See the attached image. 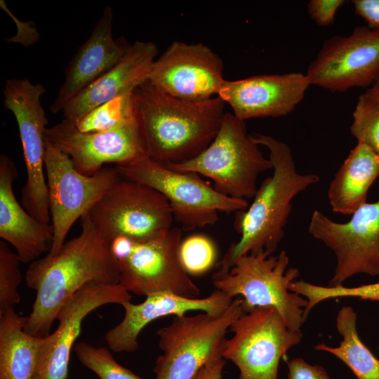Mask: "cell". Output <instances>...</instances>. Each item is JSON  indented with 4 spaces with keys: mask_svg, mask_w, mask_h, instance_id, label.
<instances>
[{
    "mask_svg": "<svg viewBox=\"0 0 379 379\" xmlns=\"http://www.w3.org/2000/svg\"><path fill=\"white\" fill-rule=\"evenodd\" d=\"M79 234L66 241L52 255L30 262L27 286L36 292L25 327L36 337L50 334L60 308L89 284H118L119 270L111 243L84 215Z\"/></svg>",
    "mask_w": 379,
    "mask_h": 379,
    "instance_id": "cell-1",
    "label": "cell"
},
{
    "mask_svg": "<svg viewBox=\"0 0 379 379\" xmlns=\"http://www.w3.org/2000/svg\"><path fill=\"white\" fill-rule=\"evenodd\" d=\"M251 136L258 145L269 150L273 173L257 189L251 206L235 212L234 228L240 238L216 262L212 279L227 274L244 255L264 252L272 255L276 251L284 237V229L293 199L319 180L317 175L297 172L291 150L286 143L264 134L253 133Z\"/></svg>",
    "mask_w": 379,
    "mask_h": 379,
    "instance_id": "cell-2",
    "label": "cell"
},
{
    "mask_svg": "<svg viewBox=\"0 0 379 379\" xmlns=\"http://www.w3.org/2000/svg\"><path fill=\"white\" fill-rule=\"evenodd\" d=\"M150 158L165 166L190 160L213 140L225 113L215 96L190 101L171 96L149 80L135 91Z\"/></svg>",
    "mask_w": 379,
    "mask_h": 379,
    "instance_id": "cell-3",
    "label": "cell"
},
{
    "mask_svg": "<svg viewBox=\"0 0 379 379\" xmlns=\"http://www.w3.org/2000/svg\"><path fill=\"white\" fill-rule=\"evenodd\" d=\"M168 168L192 172L213 181V187L227 197L253 198L258 175L272 168L258 145L247 133L245 121L225 112L213 140L199 155Z\"/></svg>",
    "mask_w": 379,
    "mask_h": 379,
    "instance_id": "cell-4",
    "label": "cell"
},
{
    "mask_svg": "<svg viewBox=\"0 0 379 379\" xmlns=\"http://www.w3.org/2000/svg\"><path fill=\"white\" fill-rule=\"evenodd\" d=\"M241 298L232 300L225 312L174 316L157 334L163 354L154 367V379H192L205 365L223 358L226 334L244 313Z\"/></svg>",
    "mask_w": 379,
    "mask_h": 379,
    "instance_id": "cell-5",
    "label": "cell"
},
{
    "mask_svg": "<svg viewBox=\"0 0 379 379\" xmlns=\"http://www.w3.org/2000/svg\"><path fill=\"white\" fill-rule=\"evenodd\" d=\"M289 259L285 251L277 255L264 252L239 257L227 274L212 279L213 286L232 298L240 295L244 313L256 307L270 306L278 310L286 326L300 330L305 321L307 300L288 290L300 275L298 269L287 270Z\"/></svg>",
    "mask_w": 379,
    "mask_h": 379,
    "instance_id": "cell-6",
    "label": "cell"
},
{
    "mask_svg": "<svg viewBox=\"0 0 379 379\" xmlns=\"http://www.w3.org/2000/svg\"><path fill=\"white\" fill-rule=\"evenodd\" d=\"M114 166L121 177L162 194L169 203L173 219L184 231L214 225L218 212L235 213L248 207L245 199L222 194L199 174L173 171L150 157Z\"/></svg>",
    "mask_w": 379,
    "mask_h": 379,
    "instance_id": "cell-7",
    "label": "cell"
},
{
    "mask_svg": "<svg viewBox=\"0 0 379 379\" xmlns=\"http://www.w3.org/2000/svg\"><path fill=\"white\" fill-rule=\"evenodd\" d=\"M182 230L172 227L163 237L144 242L124 237L114 239L111 248L119 265V284L128 292L145 297L169 292L198 298L200 290L179 258Z\"/></svg>",
    "mask_w": 379,
    "mask_h": 379,
    "instance_id": "cell-8",
    "label": "cell"
},
{
    "mask_svg": "<svg viewBox=\"0 0 379 379\" xmlns=\"http://www.w3.org/2000/svg\"><path fill=\"white\" fill-rule=\"evenodd\" d=\"M85 215L110 243L118 237L140 242L160 239L174 220L162 194L120 175Z\"/></svg>",
    "mask_w": 379,
    "mask_h": 379,
    "instance_id": "cell-9",
    "label": "cell"
},
{
    "mask_svg": "<svg viewBox=\"0 0 379 379\" xmlns=\"http://www.w3.org/2000/svg\"><path fill=\"white\" fill-rule=\"evenodd\" d=\"M46 88L27 79H11L3 88L4 107L18 124L26 168L27 179L21 203L40 222L50 225L48 187L45 176V139L48 121L41 97Z\"/></svg>",
    "mask_w": 379,
    "mask_h": 379,
    "instance_id": "cell-10",
    "label": "cell"
},
{
    "mask_svg": "<svg viewBox=\"0 0 379 379\" xmlns=\"http://www.w3.org/2000/svg\"><path fill=\"white\" fill-rule=\"evenodd\" d=\"M223 358L239 369V379H279L280 359L302 338L300 330L289 329L273 307H256L243 313L230 327Z\"/></svg>",
    "mask_w": 379,
    "mask_h": 379,
    "instance_id": "cell-11",
    "label": "cell"
},
{
    "mask_svg": "<svg viewBox=\"0 0 379 379\" xmlns=\"http://www.w3.org/2000/svg\"><path fill=\"white\" fill-rule=\"evenodd\" d=\"M45 171L53 241L47 255H54L66 241L74 223L86 214L119 178L115 166H105L88 175L46 137Z\"/></svg>",
    "mask_w": 379,
    "mask_h": 379,
    "instance_id": "cell-12",
    "label": "cell"
},
{
    "mask_svg": "<svg viewBox=\"0 0 379 379\" xmlns=\"http://www.w3.org/2000/svg\"><path fill=\"white\" fill-rule=\"evenodd\" d=\"M46 137L67 154L81 173L91 175L107 164L121 165L150 157L143 121L139 113L110 130L81 133L63 119L47 128Z\"/></svg>",
    "mask_w": 379,
    "mask_h": 379,
    "instance_id": "cell-13",
    "label": "cell"
},
{
    "mask_svg": "<svg viewBox=\"0 0 379 379\" xmlns=\"http://www.w3.org/2000/svg\"><path fill=\"white\" fill-rule=\"evenodd\" d=\"M308 231L335 255L336 267L328 286L343 285L357 274L379 276V199L364 204L346 222H335L316 210Z\"/></svg>",
    "mask_w": 379,
    "mask_h": 379,
    "instance_id": "cell-14",
    "label": "cell"
},
{
    "mask_svg": "<svg viewBox=\"0 0 379 379\" xmlns=\"http://www.w3.org/2000/svg\"><path fill=\"white\" fill-rule=\"evenodd\" d=\"M305 75L310 85L331 92L368 87L379 77V29L357 26L326 39Z\"/></svg>",
    "mask_w": 379,
    "mask_h": 379,
    "instance_id": "cell-15",
    "label": "cell"
},
{
    "mask_svg": "<svg viewBox=\"0 0 379 379\" xmlns=\"http://www.w3.org/2000/svg\"><path fill=\"white\" fill-rule=\"evenodd\" d=\"M223 70L222 60L208 46L173 41L154 62L148 80L171 96L204 101L218 95Z\"/></svg>",
    "mask_w": 379,
    "mask_h": 379,
    "instance_id": "cell-16",
    "label": "cell"
},
{
    "mask_svg": "<svg viewBox=\"0 0 379 379\" xmlns=\"http://www.w3.org/2000/svg\"><path fill=\"white\" fill-rule=\"evenodd\" d=\"M132 295L118 284H89L79 290L59 310L56 329L41 337L34 379H67L72 350L84 319L108 304L131 301Z\"/></svg>",
    "mask_w": 379,
    "mask_h": 379,
    "instance_id": "cell-17",
    "label": "cell"
},
{
    "mask_svg": "<svg viewBox=\"0 0 379 379\" xmlns=\"http://www.w3.org/2000/svg\"><path fill=\"white\" fill-rule=\"evenodd\" d=\"M310 86L306 75L301 72L260 74L225 80L218 96L243 121L279 117L287 115L295 108Z\"/></svg>",
    "mask_w": 379,
    "mask_h": 379,
    "instance_id": "cell-18",
    "label": "cell"
},
{
    "mask_svg": "<svg viewBox=\"0 0 379 379\" xmlns=\"http://www.w3.org/2000/svg\"><path fill=\"white\" fill-rule=\"evenodd\" d=\"M113 18L112 7H105L88 38L72 56L51 106L52 113L62 112L77 95L116 65L130 48L131 44L125 37H113Z\"/></svg>",
    "mask_w": 379,
    "mask_h": 379,
    "instance_id": "cell-19",
    "label": "cell"
},
{
    "mask_svg": "<svg viewBox=\"0 0 379 379\" xmlns=\"http://www.w3.org/2000/svg\"><path fill=\"white\" fill-rule=\"evenodd\" d=\"M232 300L225 293L215 289L203 298H185L161 292L146 296L145 300L138 304L125 302L121 305L124 310L123 319L106 332L105 340L114 352H133L139 347L140 333L152 321L168 315H184L190 311L220 315L226 311Z\"/></svg>",
    "mask_w": 379,
    "mask_h": 379,
    "instance_id": "cell-20",
    "label": "cell"
},
{
    "mask_svg": "<svg viewBox=\"0 0 379 379\" xmlns=\"http://www.w3.org/2000/svg\"><path fill=\"white\" fill-rule=\"evenodd\" d=\"M158 47L152 41H136L121 60L63 108V119L75 122L98 106L133 92L148 80Z\"/></svg>",
    "mask_w": 379,
    "mask_h": 379,
    "instance_id": "cell-21",
    "label": "cell"
},
{
    "mask_svg": "<svg viewBox=\"0 0 379 379\" xmlns=\"http://www.w3.org/2000/svg\"><path fill=\"white\" fill-rule=\"evenodd\" d=\"M18 176L13 161L5 154L0 156V237L15 250L21 262L38 259L50 251L53 241L51 224L40 222L20 204L13 184Z\"/></svg>",
    "mask_w": 379,
    "mask_h": 379,
    "instance_id": "cell-22",
    "label": "cell"
},
{
    "mask_svg": "<svg viewBox=\"0 0 379 379\" xmlns=\"http://www.w3.org/2000/svg\"><path fill=\"white\" fill-rule=\"evenodd\" d=\"M379 175V155L358 142L335 174L328 197L334 213L352 215L366 202L367 192Z\"/></svg>",
    "mask_w": 379,
    "mask_h": 379,
    "instance_id": "cell-23",
    "label": "cell"
},
{
    "mask_svg": "<svg viewBox=\"0 0 379 379\" xmlns=\"http://www.w3.org/2000/svg\"><path fill=\"white\" fill-rule=\"evenodd\" d=\"M27 317L14 307L0 313V379H34L41 337L26 332Z\"/></svg>",
    "mask_w": 379,
    "mask_h": 379,
    "instance_id": "cell-24",
    "label": "cell"
},
{
    "mask_svg": "<svg viewBox=\"0 0 379 379\" xmlns=\"http://www.w3.org/2000/svg\"><path fill=\"white\" fill-rule=\"evenodd\" d=\"M357 313L342 307L336 317V328L343 339L337 347L319 343L316 350L328 352L343 361L357 379H379V359L363 343L357 331Z\"/></svg>",
    "mask_w": 379,
    "mask_h": 379,
    "instance_id": "cell-25",
    "label": "cell"
},
{
    "mask_svg": "<svg viewBox=\"0 0 379 379\" xmlns=\"http://www.w3.org/2000/svg\"><path fill=\"white\" fill-rule=\"evenodd\" d=\"M139 113L135 92L107 101L73 122L81 133L100 132L119 126Z\"/></svg>",
    "mask_w": 379,
    "mask_h": 379,
    "instance_id": "cell-26",
    "label": "cell"
},
{
    "mask_svg": "<svg viewBox=\"0 0 379 379\" xmlns=\"http://www.w3.org/2000/svg\"><path fill=\"white\" fill-rule=\"evenodd\" d=\"M288 290L307 299L308 302L304 310L305 320L314 306L328 299L354 297L361 300L379 301V281L355 287H346L343 285L322 286L299 280L291 282Z\"/></svg>",
    "mask_w": 379,
    "mask_h": 379,
    "instance_id": "cell-27",
    "label": "cell"
},
{
    "mask_svg": "<svg viewBox=\"0 0 379 379\" xmlns=\"http://www.w3.org/2000/svg\"><path fill=\"white\" fill-rule=\"evenodd\" d=\"M74 351L79 361L100 379H142L119 364L106 348L81 342Z\"/></svg>",
    "mask_w": 379,
    "mask_h": 379,
    "instance_id": "cell-28",
    "label": "cell"
},
{
    "mask_svg": "<svg viewBox=\"0 0 379 379\" xmlns=\"http://www.w3.org/2000/svg\"><path fill=\"white\" fill-rule=\"evenodd\" d=\"M179 258L185 272L201 275L216 264L217 249L213 241L204 234H193L181 241Z\"/></svg>",
    "mask_w": 379,
    "mask_h": 379,
    "instance_id": "cell-29",
    "label": "cell"
},
{
    "mask_svg": "<svg viewBox=\"0 0 379 379\" xmlns=\"http://www.w3.org/2000/svg\"><path fill=\"white\" fill-rule=\"evenodd\" d=\"M352 118V135L379 155V102L365 93L360 95Z\"/></svg>",
    "mask_w": 379,
    "mask_h": 379,
    "instance_id": "cell-30",
    "label": "cell"
},
{
    "mask_svg": "<svg viewBox=\"0 0 379 379\" xmlns=\"http://www.w3.org/2000/svg\"><path fill=\"white\" fill-rule=\"evenodd\" d=\"M21 262L7 243L0 241V313L20 302L18 287L22 280Z\"/></svg>",
    "mask_w": 379,
    "mask_h": 379,
    "instance_id": "cell-31",
    "label": "cell"
},
{
    "mask_svg": "<svg viewBox=\"0 0 379 379\" xmlns=\"http://www.w3.org/2000/svg\"><path fill=\"white\" fill-rule=\"evenodd\" d=\"M344 0H310L307 11L312 20L320 27L333 24L337 11L345 4Z\"/></svg>",
    "mask_w": 379,
    "mask_h": 379,
    "instance_id": "cell-32",
    "label": "cell"
},
{
    "mask_svg": "<svg viewBox=\"0 0 379 379\" xmlns=\"http://www.w3.org/2000/svg\"><path fill=\"white\" fill-rule=\"evenodd\" d=\"M288 379H331L323 367L311 365L302 358L287 362Z\"/></svg>",
    "mask_w": 379,
    "mask_h": 379,
    "instance_id": "cell-33",
    "label": "cell"
},
{
    "mask_svg": "<svg viewBox=\"0 0 379 379\" xmlns=\"http://www.w3.org/2000/svg\"><path fill=\"white\" fill-rule=\"evenodd\" d=\"M354 12L362 18L367 26L379 29V0H353Z\"/></svg>",
    "mask_w": 379,
    "mask_h": 379,
    "instance_id": "cell-34",
    "label": "cell"
},
{
    "mask_svg": "<svg viewBox=\"0 0 379 379\" xmlns=\"http://www.w3.org/2000/svg\"><path fill=\"white\" fill-rule=\"evenodd\" d=\"M225 359H221L203 366L192 379H222Z\"/></svg>",
    "mask_w": 379,
    "mask_h": 379,
    "instance_id": "cell-35",
    "label": "cell"
},
{
    "mask_svg": "<svg viewBox=\"0 0 379 379\" xmlns=\"http://www.w3.org/2000/svg\"><path fill=\"white\" fill-rule=\"evenodd\" d=\"M371 98L379 102V77L364 93Z\"/></svg>",
    "mask_w": 379,
    "mask_h": 379,
    "instance_id": "cell-36",
    "label": "cell"
}]
</instances>
